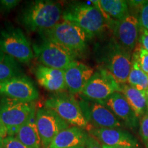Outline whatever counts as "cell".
Listing matches in <instances>:
<instances>
[{
    "mask_svg": "<svg viewBox=\"0 0 148 148\" xmlns=\"http://www.w3.org/2000/svg\"><path fill=\"white\" fill-rule=\"evenodd\" d=\"M63 9L58 1L36 0L27 3L18 15V21L27 32L41 33L62 19Z\"/></svg>",
    "mask_w": 148,
    "mask_h": 148,
    "instance_id": "obj_1",
    "label": "cell"
},
{
    "mask_svg": "<svg viewBox=\"0 0 148 148\" xmlns=\"http://www.w3.org/2000/svg\"><path fill=\"white\" fill-rule=\"evenodd\" d=\"M62 20L72 22L82 28L89 39L103 33L108 25L110 26L102 12L93 3H71L63 10Z\"/></svg>",
    "mask_w": 148,
    "mask_h": 148,
    "instance_id": "obj_2",
    "label": "cell"
},
{
    "mask_svg": "<svg viewBox=\"0 0 148 148\" xmlns=\"http://www.w3.org/2000/svg\"><path fill=\"white\" fill-rule=\"evenodd\" d=\"M40 39L33 44L34 56L42 65L61 70L71 66L79 56L39 33Z\"/></svg>",
    "mask_w": 148,
    "mask_h": 148,
    "instance_id": "obj_3",
    "label": "cell"
},
{
    "mask_svg": "<svg viewBox=\"0 0 148 148\" xmlns=\"http://www.w3.org/2000/svg\"><path fill=\"white\" fill-rule=\"evenodd\" d=\"M132 56L114 38H111L101 50L102 68L110 72L120 84H126L132 66Z\"/></svg>",
    "mask_w": 148,
    "mask_h": 148,
    "instance_id": "obj_4",
    "label": "cell"
},
{
    "mask_svg": "<svg viewBox=\"0 0 148 148\" xmlns=\"http://www.w3.org/2000/svg\"><path fill=\"white\" fill-rule=\"evenodd\" d=\"M40 34L73 51L79 56L87 49L89 38L82 28L72 22L62 20L55 26Z\"/></svg>",
    "mask_w": 148,
    "mask_h": 148,
    "instance_id": "obj_5",
    "label": "cell"
},
{
    "mask_svg": "<svg viewBox=\"0 0 148 148\" xmlns=\"http://www.w3.org/2000/svg\"><path fill=\"white\" fill-rule=\"evenodd\" d=\"M45 107L55 111L69 125L82 129L88 128V123L83 114L78 100L71 93L56 92L47 98Z\"/></svg>",
    "mask_w": 148,
    "mask_h": 148,
    "instance_id": "obj_6",
    "label": "cell"
},
{
    "mask_svg": "<svg viewBox=\"0 0 148 148\" xmlns=\"http://www.w3.org/2000/svg\"><path fill=\"white\" fill-rule=\"evenodd\" d=\"M0 49L22 63H27L34 56L33 48L21 29L12 25L0 30Z\"/></svg>",
    "mask_w": 148,
    "mask_h": 148,
    "instance_id": "obj_7",
    "label": "cell"
},
{
    "mask_svg": "<svg viewBox=\"0 0 148 148\" xmlns=\"http://www.w3.org/2000/svg\"><path fill=\"white\" fill-rule=\"evenodd\" d=\"M36 108L34 102H25L3 97L0 102V116L8 136H14Z\"/></svg>",
    "mask_w": 148,
    "mask_h": 148,
    "instance_id": "obj_8",
    "label": "cell"
},
{
    "mask_svg": "<svg viewBox=\"0 0 148 148\" xmlns=\"http://www.w3.org/2000/svg\"><path fill=\"white\" fill-rule=\"evenodd\" d=\"M120 90L121 84L110 72L101 67L95 71L80 94L86 99L102 101Z\"/></svg>",
    "mask_w": 148,
    "mask_h": 148,
    "instance_id": "obj_9",
    "label": "cell"
},
{
    "mask_svg": "<svg viewBox=\"0 0 148 148\" xmlns=\"http://www.w3.org/2000/svg\"><path fill=\"white\" fill-rule=\"evenodd\" d=\"M82 98L79 102L90 126L97 128H120L123 126L122 122L101 101Z\"/></svg>",
    "mask_w": 148,
    "mask_h": 148,
    "instance_id": "obj_10",
    "label": "cell"
},
{
    "mask_svg": "<svg viewBox=\"0 0 148 148\" xmlns=\"http://www.w3.org/2000/svg\"><path fill=\"white\" fill-rule=\"evenodd\" d=\"M36 121L44 148L49 147L61 131L69 127V125L55 111L45 106L36 110Z\"/></svg>",
    "mask_w": 148,
    "mask_h": 148,
    "instance_id": "obj_11",
    "label": "cell"
},
{
    "mask_svg": "<svg viewBox=\"0 0 148 148\" xmlns=\"http://www.w3.org/2000/svg\"><path fill=\"white\" fill-rule=\"evenodd\" d=\"M0 95L25 102H34L39 97V92L34 82L25 75L0 82Z\"/></svg>",
    "mask_w": 148,
    "mask_h": 148,
    "instance_id": "obj_12",
    "label": "cell"
},
{
    "mask_svg": "<svg viewBox=\"0 0 148 148\" xmlns=\"http://www.w3.org/2000/svg\"><path fill=\"white\" fill-rule=\"evenodd\" d=\"M114 38L127 51L132 53L138 44L140 26L138 16L130 13L112 26Z\"/></svg>",
    "mask_w": 148,
    "mask_h": 148,
    "instance_id": "obj_13",
    "label": "cell"
},
{
    "mask_svg": "<svg viewBox=\"0 0 148 148\" xmlns=\"http://www.w3.org/2000/svg\"><path fill=\"white\" fill-rule=\"evenodd\" d=\"M90 135L103 145L139 147L137 138L128 131L120 128H97L90 126Z\"/></svg>",
    "mask_w": 148,
    "mask_h": 148,
    "instance_id": "obj_14",
    "label": "cell"
},
{
    "mask_svg": "<svg viewBox=\"0 0 148 148\" xmlns=\"http://www.w3.org/2000/svg\"><path fill=\"white\" fill-rule=\"evenodd\" d=\"M123 124L130 128L135 129L139 124V119L131 108L125 96L120 92H116L106 99L101 101Z\"/></svg>",
    "mask_w": 148,
    "mask_h": 148,
    "instance_id": "obj_15",
    "label": "cell"
},
{
    "mask_svg": "<svg viewBox=\"0 0 148 148\" xmlns=\"http://www.w3.org/2000/svg\"><path fill=\"white\" fill-rule=\"evenodd\" d=\"M34 73L38 84L47 90L56 93L67 90L63 70L40 64L34 68Z\"/></svg>",
    "mask_w": 148,
    "mask_h": 148,
    "instance_id": "obj_16",
    "label": "cell"
},
{
    "mask_svg": "<svg viewBox=\"0 0 148 148\" xmlns=\"http://www.w3.org/2000/svg\"><path fill=\"white\" fill-rule=\"evenodd\" d=\"M94 72L92 67L78 60L64 70L66 86L70 93H81Z\"/></svg>",
    "mask_w": 148,
    "mask_h": 148,
    "instance_id": "obj_17",
    "label": "cell"
},
{
    "mask_svg": "<svg viewBox=\"0 0 148 148\" xmlns=\"http://www.w3.org/2000/svg\"><path fill=\"white\" fill-rule=\"evenodd\" d=\"M88 135L84 129L70 126L61 131L47 148H73L85 146Z\"/></svg>",
    "mask_w": 148,
    "mask_h": 148,
    "instance_id": "obj_18",
    "label": "cell"
},
{
    "mask_svg": "<svg viewBox=\"0 0 148 148\" xmlns=\"http://www.w3.org/2000/svg\"><path fill=\"white\" fill-rule=\"evenodd\" d=\"M99 8L112 27L114 21H119L130 13L128 3L123 0H100L90 1Z\"/></svg>",
    "mask_w": 148,
    "mask_h": 148,
    "instance_id": "obj_19",
    "label": "cell"
},
{
    "mask_svg": "<svg viewBox=\"0 0 148 148\" xmlns=\"http://www.w3.org/2000/svg\"><path fill=\"white\" fill-rule=\"evenodd\" d=\"M120 92H121L126 98L127 101L138 119H140L147 113L148 91H142L127 84H121Z\"/></svg>",
    "mask_w": 148,
    "mask_h": 148,
    "instance_id": "obj_20",
    "label": "cell"
},
{
    "mask_svg": "<svg viewBox=\"0 0 148 148\" xmlns=\"http://www.w3.org/2000/svg\"><path fill=\"white\" fill-rule=\"evenodd\" d=\"M36 108L26 123L18 130L15 137L28 148H40L42 145L36 121Z\"/></svg>",
    "mask_w": 148,
    "mask_h": 148,
    "instance_id": "obj_21",
    "label": "cell"
},
{
    "mask_svg": "<svg viewBox=\"0 0 148 148\" xmlns=\"http://www.w3.org/2000/svg\"><path fill=\"white\" fill-rule=\"evenodd\" d=\"M18 62L0 49V82L23 75L21 66Z\"/></svg>",
    "mask_w": 148,
    "mask_h": 148,
    "instance_id": "obj_22",
    "label": "cell"
},
{
    "mask_svg": "<svg viewBox=\"0 0 148 148\" xmlns=\"http://www.w3.org/2000/svg\"><path fill=\"white\" fill-rule=\"evenodd\" d=\"M126 84L142 91H148V75L140 68L137 61L132 56V66Z\"/></svg>",
    "mask_w": 148,
    "mask_h": 148,
    "instance_id": "obj_23",
    "label": "cell"
},
{
    "mask_svg": "<svg viewBox=\"0 0 148 148\" xmlns=\"http://www.w3.org/2000/svg\"><path fill=\"white\" fill-rule=\"evenodd\" d=\"M132 56L137 61L140 69L148 75V51L137 44Z\"/></svg>",
    "mask_w": 148,
    "mask_h": 148,
    "instance_id": "obj_24",
    "label": "cell"
},
{
    "mask_svg": "<svg viewBox=\"0 0 148 148\" xmlns=\"http://www.w3.org/2000/svg\"><path fill=\"white\" fill-rule=\"evenodd\" d=\"M139 134L145 148H148V112L140 119Z\"/></svg>",
    "mask_w": 148,
    "mask_h": 148,
    "instance_id": "obj_25",
    "label": "cell"
},
{
    "mask_svg": "<svg viewBox=\"0 0 148 148\" xmlns=\"http://www.w3.org/2000/svg\"><path fill=\"white\" fill-rule=\"evenodd\" d=\"M138 18L140 27L148 31V1H145L140 8Z\"/></svg>",
    "mask_w": 148,
    "mask_h": 148,
    "instance_id": "obj_26",
    "label": "cell"
},
{
    "mask_svg": "<svg viewBox=\"0 0 148 148\" xmlns=\"http://www.w3.org/2000/svg\"><path fill=\"white\" fill-rule=\"evenodd\" d=\"M2 148H28L19 141L15 136H7L3 138Z\"/></svg>",
    "mask_w": 148,
    "mask_h": 148,
    "instance_id": "obj_27",
    "label": "cell"
},
{
    "mask_svg": "<svg viewBox=\"0 0 148 148\" xmlns=\"http://www.w3.org/2000/svg\"><path fill=\"white\" fill-rule=\"evenodd\" d=\"M18 0H0V11L2 13H8L19 3Z\"/></svg>",
    "mask_w": 148,
    "mask_h": 148,
    "instance_id": "obj_28",
    "label": "cell"
},
{
    "mask_svg": "<svg viewBox=\"0 0 148 148\" xmlns=\"http://www.w3.org/2000/svg\"><path fill=\"white\" fill-rule=\"evenodd\" d=\"M138 45L148 51V31L140 27Z\"/></svg>",
    "mask_w": 148,
    "mask_h": 148,
    "instance_id": "obj_29",
    "label": "cell"
},
{
    "mask_svg": "<svg viewBox=\"0 0 148 148\" xmlns=\"http://www.w3.org/2000/svg\"><path fill=\"white\" fill-rule=\"evenodd\" d=\"M85 148H103V146L99 140L89 134L86 145H85Z\"/></svg>",
    "mask_w": 148,
    "mask_h": 148,
    "instance_id": "obj_30",
    "label": "cell"
},
{
    "mask_svg": "<svg viewBox=\"0 0 148 148\" xmlns=\"http://www.w3.org/2000/svg\"><path fill=\"white\" fill-rule=\"evenodd\" d=\"M8 136V133H7V130L5 128L4 124H3L2 120L0 116V136L3 137V138L6 137Z\"/></svg>",
    "mask_w": 148,
    "mask_h": 148,
    "instance_id": "obj_31",
    "label": "cell"
},
{
    "mask_svg": "<svg viewBox=\"0 0 148 148\" xmlns=\"http://www.w3.org/2000/svg\"><path fill=\"white\" fill-rule=\"evenodd\" d=\"M103 148H139V147H122V146H107L103 145Z\"/></svg>",
    "mask_w": 148,
    "mask_h": 148,
    "instance_id": "obj_32",
    "label": "cell"
},
{
    "mask_svg": "<svg viewBox=\"0 0 148 148\" xmlns=\"http://www.w3.org/2000/svg\"><path fill=\"white\" fill-rule=\"evenodd\" d=\"M3 145V138L0 136V148H2Z\"/></svg>",
    "mask_w": 148,
    "mask_h": 148,
    "instance_id": "obj_33",
    "label": "cell"
},
{
    "mask_svg": "<svg viewBox=\"0 0 148 148\" xmlns=\"http://www.w3.org/2000/svg\"><path fill=\"white\" fill-rule=\"evenodd\" d=\"M73 148H85V146H80V147H73Z\"/></svg>",
    "mask_w": 148,
    "mask_h": 148,
    "instance_id": "obj_34",
    "label": "cell"
},
{
    "mask_svg": "<svg viewBox=\"0 0 148 148\" xmlns=\"http://www.w3.org/2000/svg\"><path fill=\"white\" fill-rule=\"evenodd\" d=\"M147 106H148V97H147Z\"/></svg>",
    "mask_w": 148,
    "mask_h": 148,
    "instance_id": "obj_35",
    "label": "cell"
}]
</instances>
